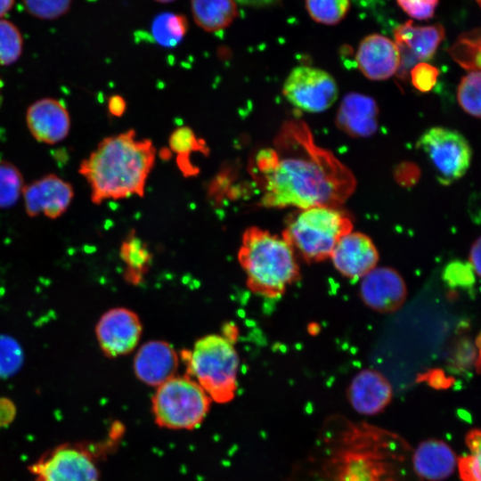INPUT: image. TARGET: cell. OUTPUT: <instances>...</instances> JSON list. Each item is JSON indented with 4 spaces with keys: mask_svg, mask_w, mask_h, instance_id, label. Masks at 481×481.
Returning a JSON list of instances; mask_svg holds the SVG:
<instances>
[{
    "mask_svg": "<svg viewBox=\"0 0 481 481\" xmlns=\"http://www.w3.org/2000/svg\"><path fill=\"white\" fill-rule=\"evenodd\" d=\"M480 30L473 29L461 34L449 48L454 61L469 71L480 70Z\"/></svg>",
    "mask_w": 481,
    "mask_h": 481,
    "instance_id": "obj_25",
    "label": "cell"
},
{
    "mask_svg": "<svg viewBox=\"0 0 481 481\" xmlns=\"http://www.w3.org/2000/svg\"><path fill=\"white\" fill-rule=\"evenodd\" d=\"M379 109L373 98L358 93L344 96L338 107L337 126L352 137H369L378 129Z\"/></svg>",
    "mask_w": 481,
    "mask_h": 481,
    "instance_id": "obj_21",
    "label": "cell"
},
{
    "mask_svg": "<svg viewBox=\"0 0 481 481\" xmlns=\"http://www.w3.org/2000/svg\"><path fill=\"white\" fill-rule=\"evenodd\" d=\"M360 295L370 308L380 313H391L403 306L407 289L398 272L390 267H378L363 277Z\"/></svg>",
    "mask_w": 481,
    "mask_h": 481,
    "instance_id": "obj_14",
    "label": "cell"
},
{
    "mask_svg": "<svg viewBox=\"0 0 481 481\" xmlns=\"http://www.w3.org/2000/svg\"><path fill=\"white\" fill-rule=\"evenodd\" d=\"M351 219L331 207H313L298 214L281 237L307 262L330 257L341 237L352 232Z\"/></svg>",
    "mask_w": 481,
    "mask_h": 481,
    "instance_id": "obj_6",
    "label": "cell"
},
{
    "mask_svg": "<svg viewBox=\"0 0 481 481\" xmlns=\"http://www.w3.org/2000/svg\"><path fill=\"white\" fill-rule=\"evenodd\" d=\"M17 409L14 403L7 397H0V428L12 423L16 417Z\"/></svg>",
    "mask_w": 481,
    "mask_h": 481,
    "instance_id": "obj_37",
    "label": "cell"
},
{
    "mask_svg": "<svg viewBox=\"0 0 481 481\" xmlns=\"http://www.w3.org/2000/svg\"><path fill=\"white\" fill-rule=\"evenodd\" d=\"M444 279L451 287L472 288L475 282L474 271L469 263L454 261L444 271Z\"/></svg>",
    "mask_w": 481,
    "mask_h": 481,
    "instance_id": "obj_32",
    "label": "cell"
},
{
    "mask_svg": "<svg viewBox=\"0 0 481 481\" xmlns=\"http://www.w3.org/2000/svg\"><path fill=\"white\" fill-rule=\"evenodd\" d=\"M236 3H239L241 5L251 6V7H264L270 4H273L279 0H235Z\"/></svg>",
    "mask_w": 481,
    "mask_h": 481,
    "instance_id": "obj_42",
    "label": "cell"
},
{
    "mask_svg": "<svg viewBox=\"0 0 481 481\" xmlns=\"http://www.w3.org/2000/svg\"><path fill=\"white\" fill-rule=\"evenodd\" d=\"M457 469L461 481H481L480 452H470L457 459Z\"/></svg>",
    "mask_w": 481,
    "mask_h": 481,
    "instance_id": "obj_35",
    "label": "cell"
},
{
    "mask_svg": "<svg viewBox=\"0 0 481 481\" xmlns=\"http://www.w3.org/2000/svg\"><path fill=\"white\" fill-rule=\"evenodd\" d=\"M2 86H3V82H2V80L0 78V88H1Z\"/></svg>",
    "mask_w": 481,
    "mask_h": 481,
    "instance_id": "obj_45",
    "label": "cell"
},
{
    "mask_svg": "<svg viewBox=\"0 0 481 481\" xmlns=\"http://www.w3.org/2000/svg\"><path fill=\"white\" fill-rule=\"evenodd\" d=\"M346 396L352 408L362 415L380 413L390 404L393 389L389 381L380 372L364 369L350 382Z\"/></svg>",
    "mask_w": 481,
    "mask_h": 481,
    "instance_id": "obj_17",
    "label": "cell"
},
{
    "mask_svg": "<svg viewBox=\"0 0 481 481\" xmlns=\"http://www.w3.org/2000/svg\"><path fill=\"white\" fill-rule=\"evenodd\" d=\"M235 0H192L195 23L203 30L215 32L227 28L238 15Z\"/></svg>",
    "mask_w": 481,
    "mask_h": 481,
    "instance_id": "obj_22",
    "label": "cell"
},
{
    "mask_svg": "<svg viewBox=\"0 0 481 481\" xmlns=\"http://www.w3.org/2000/svg\"><path fill=\"white\" fill-rule=\"evenodd\" d=\"M194 136L187 128L179 129L171 137V147L179 152L189 151L193 148Z\"/></svg>",
    "mask_w": 481,
    "mask_h": 481,
    "instance_id": "obj_36",
    "label": "cell"
},
{
    "mask_svg": "<svg viewBox=\"0 0 481 481\" xmlns=\"http://www.w3.org/2000/svg\"><path fill=\"white\" fill-rule=\"evenodd\" d=\"M256 165L263 182L260 202L265 208H337L356 187L352 171L314 143L301 119L286 121L274 148L260 151Z\"/></svg>",
    "mask_w": 481,
    "mask_h": 481,
    "instance_id": "obj_1",
    "label": "cell"
},
{
    "mask_svg": "<svg viewBox=\"0 0 481 481\" xmlns=\"http://www.w3.org/2000/svg\"><path fill=\"white\" fill-rule=\"evenodd\" d=\"M26 12L34 18L53 20L64 16L73 0H21Z\"/></svg>",
    "mask_w": 481,
    "mask_h": 481,
    "instance_id": "obj_30",
    "label": "cell"
},
{
    "mask_svg": "<svg viewBox=\"0 0 481 481\" xmlns=\"http://www.w3.org/2000/svg\"><path fill=\"white\" fill-rule=\"evenodd\" d=\"M480 70L469 71L458 86L457 99L461 109L468 114L480 118Z\"/></svg>",
    "mask_w": 481,
    "mask_h": 481,
    "instance_id": "obj_29",
    "label": "cell"
},
{
    "mask_svg": "<svg viewBox=\"0 0 481 481\" xmlns=\"http://www.w3.org/2000/svg\"><path fill=\"white\" fill-rule=\"evenodd\" d=\"M441 24L415 26L409 20L394 29L395 43L399 50L400 65L397 72H407L417 63L430 60L444 38Z\"/></svg>",
    "mask_w": 481,
    "mask_h": 481,
    "instance_id": "obj_12",
    "label": "cell"
},
{
    "mask_svg": "<svg viewBox=\"0 0 481 481\" xmlns=\"http://www.w3.org/2000/svg\"><path fill=\"white\" fill-rule=\"evenodd\" d=\"M480 442H481V436H480V430L478 428H475L468 431L465 436V443L470 452H481Z\"/></svg>",
    "mask_w": 481,
    "mask_h": 481,
    "instance_id": "obj_38",
    "label": "cell"
},
{
    "mask_svg": "<svg viewBox=\"0 0 481 481\" xmlns=\"http://www.w3.org/2000/svg\"><path fill=\"white\" fill-rule=\"evenodd\" d=\"M24 180L19 168L6 160H0V209L13 207L24 187Z\"/></svg>",
    "mask_w": 481,
    "mask_h": 481,
    "instance_id": "obj_26",
    "label": "cell"
},
{
    "mask_svg": "<svg viewBox=\"0 0 481 481\" xmlns=\"http://www.w3.org/2000/svg\"><path fill=\"white\" fill-rule=\"evenodd\" d=\"M330 257L335 268L350 279L363 277L379 261L372 240L363 233L353 232L339 239Z\"/></svg>",
    "mask_w": 481,
    "mask_h": 481,
    "instance_id": "obj_16",
    "label": "cell"
},
{
    "mask_svg": "<svg viewBox=\"0 0 481 481\" xmlns=\"http://www.w3.org/2000/svg\"><path fill=\"white\" fill-rule=\"evenodd\" d=\"M474 273L477 276L480 275V238L473 243L469 253V263Z\"/></svg>",
    "mask_w": 481,
    "mask_h": 481,
    "instance_id": "obj_39",
    "label": "cell"
},
{
    "mask_svg": "<svg viewBox=\"0 0 481 481\" xmlns=\"http://www.w3.org/2000/svg\"><path fill=\"white\" fill-rule=\"evenodd\" d=\"M428 159L436 179L444 185L461 178L469 167L472 151L459 132L442 126L426 130L417 142Z\"/></svg>",
    "mask_w": 481,
    "mask_h": 481,
    "instance_id": "obj_9",
    "label": "cell"
},
{
    "mask_svg": "<svg viewBox=\"0 0 481 481\" xmlns=\"http://www.w3.org/2000/svg\"><path fill=\"white\" fill-rule=\"evenodd\" d=\"M155 154L151 141L136 139L132 129L102 139L78 167L91 188L92 202L143 196Z\"/></svg>",
    "mask_w": 481,
    "mask_h": 481,
    "instance_id": "obj_3",
    "label": "cell"
},
{
    "mask_svg": "<svg viewBox=\"0 0 481 481\" xmlns=\"http://www.w3.org/2000/svg\"><path fill=\"white\" fill-rule=\"evenodd\" d=\"M410 72L412 85L421 92L431 90L438 77L437 69L426 62L417 63Z\"/></svg>",
    "mask_w": 481,
    "mask_h": 481,
    "instance_id": "obj_33",
    "label": "cell"
},
{
    "mask_svg": "<svg viewBox=\"0 0 481 481\" xmlns=\"http://www.w3.org/2000/svg\"><path fill=\"white\" fill-rule=\"evenodd\" d=\"M155 1H157V2H159V3L166 4V3H171V2H173V1H175V0H155Z\"/></svg>",
    "mask_w": 481,
    "mask_h": 481,
    "instance_id": "obj_44",
    "label": "cell"
},
{
    "mask_svg": "<svg viewBox=\"0 0 481 481\" xmlns=\"http://www.w3.org/2000/svg\"><path fill=\"white\" fill-rule=\"evenodd\" d=\"M26 213L30 217L43 214L50 219L62 216L74 197L72 185L55 174L46 175L23 187Z\"/></svg>",
    "mask_w": 481,
    "mask_h": 481,
    "instance_id": "obj_13",
    "label": "cell"
},
{
    "mask_svg": "<svg viewBox=\"0 0 481 481\" xmlns=\"http://www.w3.org/2000/svg\"><path fill=\"white\" fill-rule=\"evenodd\" d=\"M322 431L314 481H410L415 474L412 450L393 432L342 418L331 420Z\"/></svg>",
    "mask_w": 481,
    "mask_h": 481,
    "instance_id": "obj_2",
    "label": "cell"
},
{
    "mask_svg": "<svg viewBox=\"0 0 481 481\" xmlns=\"http://www.w3.org/2000/svg\"><path fill=\"white\" fill-rule=\"evenodd\" d=\"M23 362V353L19 343L12 338L0 335V378L15 374Z\"/></svg>",
    "mask_w": 481,
    "mask_h": 481,
    "instance_id": "obj_31",
    "label": "cell"
},
{
    "mask_svg": "<svg viewBox=\"0 0 481 481\" xmlns=\"http://www.w3.org/2000/svg\"><path fill=\"white\" fill-rule=\"evenodd\" d=\"M179 358L173 346L163 340L143 344L134 358V372L137 379L151 387H158L175 376Z\"/></svg>",
    "mask_w": 481,
    "mask_h": 481,
    "instance_id": "obj_19",
    "label": "cell"
},
{
    "mask_svg": "<svg viewBox=\"0 0 481 481\" xmlns=\"http://www.w3.org/2000/svg\"><path fill=\"white\" fill-rule=\"evenodd\" d=\"M399 6L411 17L428 20L433 17L438 0H396Z\"/></svg>",
    "mask_w": 481,
    "mask_h": 481,
    "instance_id": "obj_34",
    "label": "cell"
},
{
    "mask_svg": "<svg viewBox=\"0 0 481 481\" xmlns=\"http://www.w3.org/2000/svg\"><path fill=\"white\" fill-rule=\"evenodd\" d=\"M186 375L193 379L212 402L227 404L238 389L240 360L232 343L224 336L211 334L198 339L192 350L183 351Z\"/></svg>",
    "mask_w": 481,
    "mask_h": 481,
    "instance_id": "obj_5",
    "label": "cell"
},
{
    "mask_svg": "<svg viewBox=\"0 0 481 481\" xmlns=\"http://www.w3.org/2000/svg\"><path fill=\"white\" fill-rule=\"evenodd\" d=\"M120 257L127 267L125 273L126 281L134 284L140 282L151 261V255L146 245L131 234L121 244Z\"/></svg>",
    "mask_w": 481,
    "mask_h": 481,
    "instance_id": "obj_23",
    "label": "cell"
},
{
    "mask_svg": "<svg viewBox=\"0 0 481 481\" xmlns=\"http://www.w3.org/2000/svg\"><path fill=\"white\" fill-rule=\"evenodd\" d=\"M212 400L191 377L174 376L157 387L151 398L154 422L161 428L193 430L208 416Z\"/></svg>",
    "mask_w": 481,
    "mask_h": 481,
    "instance_id": "obj_7",
    "label": "cell"
},
{
    "mask_svg": "<svg viewBox=\"0 0 481 481\" xmlns=\"http://www.w3.org/2000/svg\"><path fill=\"white\" fill-rule=\"evenodd\" d=\"M118 437L110 433L103 442H67L44 452L28 469L34 481H100L99 461L112 441Z\"/></svg>",
    "mask_w": 481,
    "mask_h": 481,
    "instance_id": "obj_8",
    "label": "cell"
},
{
    "mask_svg": "<svg viewBox=\"0 0 481 481\" xmlns=\"http://www.w3.org/2000/svg\"><path fill=\"white\" fill-rule=\"evenodd\" d=\"M311 18L325 25H335L347 13L350 0H306Z\"/></svg>",
    "mask_w": 481,
    "mask_h": 481,
    "instance_id": "obj_28",
    "label": "cell"
},
{
    "mask_svg": "<svg viewBox=\"0 0 481 481\" xmlns=\"http://www.w3.org/2000/svg\"><path fill=\"white\" fill-rule=\"evenodd\" d=\"M457 455L444 441L428 438L412 450L411 461L415 475L421 480L443 481L457 469Z\"/></svg>",
    "mask_w": 481,
    "mask_h": 481,
    "instance_id": "obj_20",
    "label": "cell"
},
{
    "mask_svg": "<svg viewBox=\"0 0 481 481\" xmlns=\"http://www.w3.org/2000/svg\"><path fill=\"white\" fill-rule=\"evenodd\" d=\"M284 97L295 107L306 112H322L337 100L338 89L333 77L318 68L298 66L287 77Z\"/></svg>",
    "mask_w": 481,
    "mask_h": 481,
    "instance_id": "obj_10",
    "label": "cell"
},
{
    "mask_svg": "<svg viewBox=\"0 0 481 481\" xmlns=\"http://www.w3.org/2000/svg\"><path fill=\"white\" fill-rule=\"evenodd\" d=\"M427 380L428 381L430 386L436 388L447 387V379L440 371H430V373H428V378L427 379Z\"/></svg>",
    "mask_w": 481,
    "mask_h": 481,
    "instance_id": "obj_41",
    "label": "cell"
},
{
    "mask_svg": "<svg viewBox=\"0 0 481 481\" xmlns=\"http://www.w3.org/2000/svg\"><path fill=\"white\" fill-rule=\"evenodd\" d=\"M108 109L113 116H121L126 110L124 99L118 95L111 96L108 102Z\"/></svg>",
    "mask_w": 481,
    "mask_h": 481,
    "instance_id": "obj_40",
    "label": "cell"
},
{
    "mask_svg": "<svg viewBox=\"0 0 481 481\" xmlns=\"http://www.w3.org/2000/svg\"><path fill=\"white\" fill-rule=\"evenodd\" d=\"M355 61L366 77L385 80L397 72L400 54L394 41L379 34H371L361 41Z\"/></svg>",
    "mask_w": 481,
    "mask_h": 481,
    "instance_id": "obj_18",
    "label": "cell"
},
{
    "mask_svg": "<svg viewBox=\"0 0 481 481\" xmlns=\"http://www.w3.org/2000/svg\"><path fill=\"white\" fill-rule=\"evenodd\" d=\"M294 252L282 237L257 226L248 228L238 252L247 287L268 298L281 297L300 277Z\"/></svg>",
    "mask_w": 481,
    "mask_h": 481,
    "instance_id": "obj_4",
    "label": "cell"
},
{
    "mask_svg": "<svg viewBox=\"0 0 481 481\" xmlns=\"http://www.w3.org/2000/svg\"><path fill=\"white\" fill-rule=\"evenodd\" d=\"M15 0H0V19H4L14 6Z\"/></svg>",
    "mask_w": 481,
    "mask_h": 481,
    "instance_id": "obj_43",
    "label": "cell"
},
{
    "mask_svg": "<svg viewBox=\"0 0 481 481\" xmlns=\"http://www.w3.org/2000/svg\"><path fill=\"white\" fill-rule=\"evenodd\" d=\"M23 51V37L12 21L0 19V66L15 63Z\"/></svg>",
    "mask_w": 481,
    "mask_h": 481,
    "instance_id": "obj_27",
    "label": "cell"
},
{
    "mask_svg": "<svg viewBox=\"0 0 481 481\" xmlns=\"http://www.w3.org/2000/svg\"><path fill=\"white\" fill-rule=\"evenodd\" d=\"M188 29L184 16L174 12H162L151 23V32L153 40L164 47L177 45Z\"/></svg>",
    "mask_w": 481,
    "mask_h": 481,
    "instance_id": "obj_24",
    "label": "cell"
},
{
    "mask_svg": "<svg viewBox=\"0 0 481 481\" xmlns=\"http://www.w3.org/2000/svg\"><path fill=\"white\" fill-rule=\"evenodd\" d=\"M476 1H477V4H480V0H476Z\"/></svg>",
    "mask_w": 481,
    "mask_h": 481,
    "instance_id": "obj_46",
    "label": "cell"
},
{
    "mask_svg": "<svg viewBox=\"0 0 481 481\" xmlns=\"http://www.w3.org/2000/svg\"><path fill=\"white\" fill-rule=\"evenodd\" d=\"M142 331V322L138 315L125 307L106 311L95 327L99 346L109 358L131 353L138 345Z\"/></svg>",
    "mask_w": 481,
    "mask_h": 481,
    "instance_id": "obj_11",
    "label": "cell"
},
{
    "mask_svg": "<svg viewBox=\"0 0 481 481\" xmlns=\"http://www.w3.org/2000/svg\"><path fill=\"white\" fill-rule=\"evenodd\" d=\"M26 123L31 135L46 144L61 142L70 129L69 111L60 100L53 98H42L29 105Z\"/></svg>",
    "mask_w": 481,
    "mask_h": 481,
    "instance_id": "obj_15",
    "label": "cell"
}]
</instances>
